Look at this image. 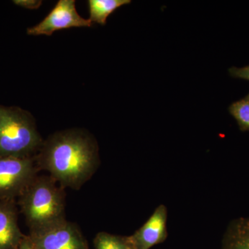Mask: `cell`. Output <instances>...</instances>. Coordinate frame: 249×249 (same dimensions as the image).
Listing matches in <instances>:
<instances>
[{"label":"cell","instance_id":"14","mask_svg":"<svg viewBox=\"0 0 249 249\" xmlns=\"http://www.w3.org/2000/svg\"><path fill=\"white\" fill-rule=\"evenodd\" d=\"M14 4L28 9H37L42 4V1L39 0H15Z\"/></svg>","mask_w":249,"mask_h":249},{"label":"cell","instance_id":"13","mask_svg":"<svg viewBox=\"0 0 249 249\" xmlns=\"http://www.w3.org/2000/svg\"><path fill=\"white\" fill-rule=\"evenodd\" d=\"M229 72L231 76L233 77V78L249 80V65L242 67V68L231 67L229 69Z\"/></svg>","mask_w":249,"mask_h":249},{"label":"cell","instance_id":"3","mask_svg":"<svg viewBox=\"0 0 249 249\" xmlns=\"http://www.w3.org/2000/svg\"><path fill=\"white\" fill-rule=\"evenodd\" d=\"M42 143L31 114L0 106V159L35 157Z\"/></svg>","mask_w":249,"mask_h":249},{"label":"cell","instance_id":"7","mask_svg":"<svg viewBox=\"0 0 249 249\" xmlns=\"http://www.w3.org/2000/svg\"><path fill=\"white\" fill-rule=\"evenodd\" d=\"M167 210L160 205L133 235L127 236L134 249H150L167 238Z\"/></svg>","mask_w":249,"mask_h":249},{"label":"cell","instance_id":"6","mask_svg":"<svg viewBox=\"0 0 249 249\" xmlns=\"http://www.w3.org/2000/svg\"><path fill=\"white\" fill-rule=\"evenodd\" d=\"M92 22L78 14L74 0H60L53 9L37 25L29 28L27 34L30 36H50L55 31L73 27H90Z\"/></svg>","mask_w":249,"mask_h":249},{"label":"cell","instance_id":"11","mask_svg":"<svg viewBox=\"0 0 249 249\" xmlns=\"http://www.w3.org/2000/svg\"><path fill=\"white\" fill-rule=\"evenodd\" d=\"M95 249H134L127 236L98 232L93 240Z\"/></svg>","mask_w":249,"mask_h":249},{"label":"cell","instance_id":"10","mask_svg":"<svg viewBox=\"0 0 249 249\" xmlns=\"http://www.w3.org/2000/svg\"><path fill=\"white\" fill-rule=\"evenodd\" d=\"M130 0H89V20L106 25L107 18L121 6L129 4Z\"/></svg>","mask_w":249,"mask_h":249},{"label":"cell","instance_id":"8","mask_svg":"<svg viewBox=\"0 0 249 249\" xmlns=\"http://www.w3.org/2000/svg\"><path fill=\"white\" fill-rule=\"evenodd\" d=\"M18 214L16 201L0 200V249H17L24 239Z\"/></svg>","mask_w":249,"mask_h":249},{"label":"cell","instance_id":"1","mask_svg":"<svg viewBox=\"0 0 249 249\" xmlns=\"http://www.w3.org/2000/svg\"><path fill=\"white\" fill-rule=\"evenodd\" d=\"M36 160L39 169L48 172L60 186L74 190L89 181L100 165L96 140L88 132L77 129L49 137Z\"/></svg>","mask_w":249,"mask_h":249},{"label":"cell","instance_id":"15","mask_svg":"<svg viewBox=\"0 0 249 249\" xmlns=\"http://www.w3.org/2000/svg\"><path fill=\"white\" fill-rule=\"evenodd\" d=\"M17 249H35L33 247L32 244H31L30 240H29L28 236H24V239H23L22 242H21L20 245L18 247Z\"/></svg>","mask_w":249,"mask_h":249},{"label":"cell","instance_id":"2","mask_svg":"<svg viewBox=\"0 0 249 249\" xmlns=\"http://www.w3.org/2000/svg\"><path fill=\"white\" fill-rule=\"evenodd\" d=\"M29 233L38 232L66 220L65 193L50 176H37L18 197Z\"/></svg>","mask_w":249,"mask_h":249},{"label":"cell","instance_id":"5","mask_svg":"<svg viewBox=\"0 0 249 249\" xmlns=\"http://www.w3.org/2000/svg\"><path fill=\"white\" fill-rule=\"evenodd\" d=\"M27 236L35 249H89L78 226L67 219Z\"/></svg>","mask_w":249,"mask_h":249},{"label":"cell","instance_id":"9","mask_svg":"<svg viewBox=\"0 0 249 249\" xmlns=\"http://www.w3.org/2000/svg\"><path fill=\"white\" fill-rule=\"evenodd\" d=\"M222 249H249V218L232 223L224 237Z\"/></svg>","mask_w":249,"mask_h":249},{"label":"cell","instance_id":"12","mask_svg":"<svg viewBox=\"0 0 249 249\" xmlns=\"http://www.w3.org/2000/svg\"><path fill=\"white\" fill-rule=\"evenodd\" d=\"M229 111L237 121L240 130L249 132V93L245 97L232 103L229 107Z\"/></svg>","mask_w":249,"mask_h":249},{"label":"cell","instance_id":"4","mask_svg":"<svg viewBox=\"0 0 249 249\" xmlns=\"http://www.w3.org/2000/svg\"><path fill=\"white\" fill-rule=\"evenodd\" d=\"M38 169L36 156L0 159V200L18 199L37 176Z\"/></svg>","mask_w":249,"mask_h":249}]
</instances>
